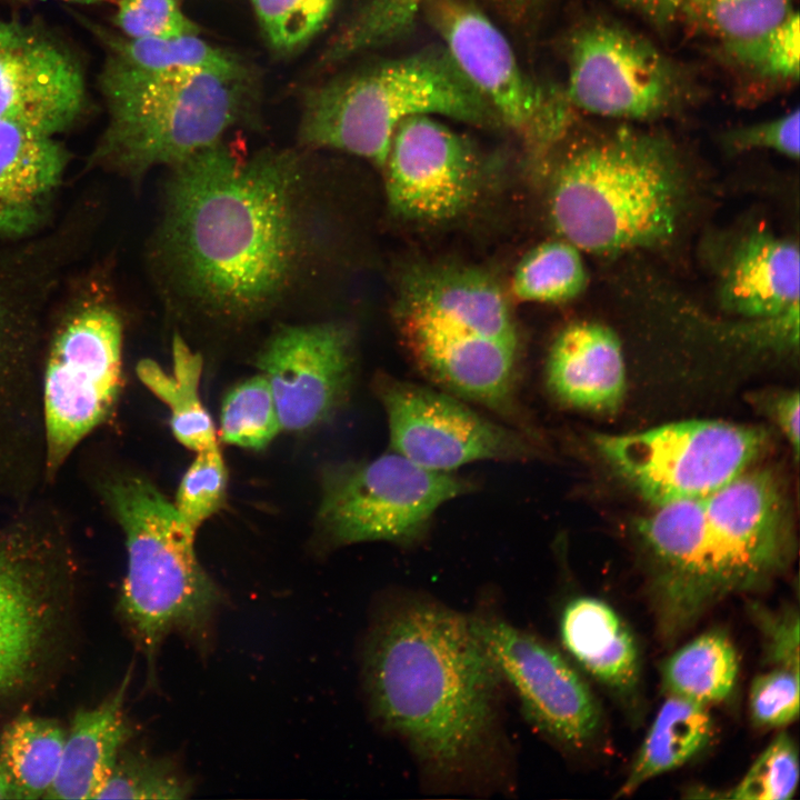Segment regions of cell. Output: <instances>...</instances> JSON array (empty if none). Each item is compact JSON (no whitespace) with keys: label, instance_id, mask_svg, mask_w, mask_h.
I'll use <instances>...</instances> for the list:
<instances>
[{"label":"cell","instance_id":"4dcf8cb0","mask_svg":"<svg viewBox=\"0 0 800 800\" xmlns=\"http://www.w3.org/2000/svg\"><path fill=\"white\" fill-rule=\"evenodd\" d=\"M104 49L130 63L154 71H210L230 76L251 74L247 66L230 52L213 47L198 33L167 38L132 39L87 22Z\"/></svg>","mask_w":800,"mask_h":800},{"label":"cell","instance_id":"7c38bea8","mask_svg":"<svg viewBox=\"0 0 800 800\" xmlns=\"http://www.w3.org/2000/svg\"><path fill=\"white\" fill-rule=\"evenodd\" d=\"M429 19L456 66L491 106L501 123L519 132L542 158L562 138L573 109L563 90L529 78L502 32L462 0H427Z\"/></svg>","mask_w":800,"mask_h":800},{"label":"cell","instance_id":"ee69618b","mask_svg":"<svg viewBox=\"0 0 800 800\" xmlns=\"http://www.w3.org/2000/svg\"><path fill=\"white\" fill-rule=\"evenodd\" d=\"M764 636L767 660L773 667L799 669V614L788 609L773 613L757 603L751 610Z\"/></svg>","mask_w":800,"mask_h":800},{"label":"cell","instance_id":"4316f807","mask_svg":"<svg viewBox=\"0 0 800 800\" xmlns=\"http://www.w3.org/2000/svg\"><path fill=\"white\" fill-rule=\"evenodd\" d=\"M713 736L707 706L668 694L660 707L617 797L631 796L650 779L700 753Z\"/></svg>","mask_w":800,"mask_h":800},{"label":"cell","instance_id":"c3c4849f","mask_svg":"<svg viewBox=\"0 0 800 800\" xmlns=\"http://www.w3.org/2000/svg\"><path fill=\"white\" fill-rule=\"evenodd\" d=\"M41 1H46V0H41ZM58 1H66V2L78 3V4H100L108 0H58Z\"/></svg>","mask_w":800,"mask_h":800},{"label":"cell","instance_id":"9c48e42d","mask_svg":"<svg viewBox=\"0 0 800 800\" xmlns=\"http://www.w3.org/2000/svg\"><path fill=\"white\" fill-rule=\"evenodd\" d=\"M601 458L643 499L660 506L713 493L750 469L768 444L763 429L686 420L631 433H596Z\"/></svg>","mask_w":800,"mask_h":800},{"label":"cell","instance_id":"d4e9b609","mask_svg":"<svg viewBox=\"0 0 800 800\" xmlns=\"http://www.w3.org/2000/svg\"><path fill=\"white\" fill-rule=\"evenodd\" d=\"M560 636L569 654L588 673L624 699L640 682V657L629 627L604 601L569 600L560 616Z\"/></svg>","mask_w":800,"mask_h":800},{"label":"cell","instance_id":"d590c367","mask_svg":"<svg viewBox=\"0 0 800 800\" xmlns=\"http://www.w3.org/2000/svg\"><path fill=\"white\" fill-rule=\"evenodd\" d=\"M681 12L721 42L760 34L792 12V0H683Z\"/></svg>","mask_w":800,"mask_h":800},{"label":"cell","instance_id":"bcb514c9","mask_svg":"<svg viewBox=\"0 0 800 800\" xmlns=\"http://www.w3.org/2000/svg\"><path fill=\"white\" fill-rule=\"evenodd\" d=\"M657 24H666L681 13L683 0H619Z\"/></svg>","mask_w":800,"mask_h":800},{"label":"cell","instance_id":"277c9868","mask_svg":"<svg viewBox=\"0 0 800 800\" xmlns=\"http://www.w3.org/2000/svg\"><path fill=\"white\" fill-rule=\"evenodd\" d=\"M98 84L107 122L89 158L132 181L224 139L250 117L251 74L140 68L104 49Z\"/></svg>","mask_w":800,"mask_h":800},{"label":"cell","instance_id":"52a82bcc","mask_svg":"<svg viewBox=\"0 0 800 800\" xmlns=\"http://www.w3.org/2000/svg\"><path fill=\"white\" fill-rule=\"evenodd\" d=\"M704 514L679 614L682 632L729 596L759 591L790 566V508L772 471L746 470L703 497Z\"/></svg>","mask_w":800,"mask_h":800},{"label":"cell","instance_id":"f1b7e54d","mask_svg":"<svg viewBox=\"0 0 800 800\" xmlns=\"http://www.w3.org/2000/svg\"><path fill=\"white\" fill-rule=\"evenodd\" d=\"M67 730L52 719L21 716L0 734V767L14 799L47 796L57 777Z\"/></svg>","mask_w":800,"mask_h":800},{"label":"cell","instance_id":"f546056e","mask_svg":"<svg viewBox=\"0 0 800 800\" xmlns=\"http://www.w3.org/2000/svg\"><path fill=\"white\" fill-rule=\"evenodd\" d=\"M739 672L736 649L720 629L709 630L674 651L662 664L668 694L708 706L727 699Z\"/></svg>","mask_w":800,"mask_h":800},{"label":"cell","instance_id":"74e56055","mask_svg":"<svg viewBox=\"0 0 800 800\" xmlns=\"http://www.w3.org/2000/svg\"><path fill=\"white\" fill-rule=\"evenodd\" d=\"M269 47L290 54L307 46L328 23L338 0H250Z\"/></svg>","mask_w":800,"mask_h":800},{"label":"cell","instance_id":"83f0119b","mask_svg":"<svg viewBox=\"0 0 800 800\" xmlns=\"http://www.w3.org/2000/svg\"><path fill=\"white\" fill-rule=\"evenodd\" d=\"M173 372L168 374L156 361L143 359L137 366L141 382L171 410V429L187 448L200 451L213 443L216 432L210 416L201 404L198 387L202 357L176 332L172 339Z\"/></svg>","mask_w":800,"mask_h":800},{"label":"cell","instance_id":"4fadbf2b","mask_svg":"<svg viewBox=\"0 0 800 800\" xmlns=\"http://www.w3.org/2000/svg\"><path fill=\"white\" fill-rule=\"evenodd\" d=\"M689 90L671 59L624 27L594 21L571 39L563 91L572 108L604 118L650 120L681 107Z\"/></svg>","mask_w":800,"mask_h":800},{"label":"cell","instance_id":"cb8c5ba5","mask_svg":"<svg viewBox=\"0 0 800 800\" xmlns=\"http://www.w3.org/2000/svg\"><path fill=\"white\" fill-rule=\"evenodd\" d=\"M797 242L758 230L733 252L720 284V302L756 320L799 318Z\"/></svg>","mask_w":800,"mask_h":800},{"label":"cell","instance_id":"3957f363","mask_svg":"<svg viewBox=\"0 0 800 800\" xmlns=\"http://www.w3.org/2000/svg\"><path fill=\"white\" fill-rule=\"evenodd\" d=\"M683 201V178L669 143L621 127L564 157L548 206L560 238L581 251L613 254L670 240Z\"/></svg>","mask_w":800,"mask_h":800},{"label":"cell","instance_id":"603a6c76","mask_svg":"<svg viewBox=\"0 0 800 800\" xmlns=\"http://www.w3.org/2000/svg\"><path fill=\"white\" fill-rule=\"evenodd\" d=\"M547 382L553 394L571 407L616 412L627 390L626 362L618 336L594 321L567 326L551 344Z\"/></svg>","mask_w":800,"mask_h":800},{"label":"cell","instance_id":"8fae6325","mask_svg":"<svg viewBox=\"0 0 800 800\" xmlns=\"http://www.w3.org/2000/svg\"><path fill=\"white\" fill-rule=\"evenodd\" d=\"M81 217L0 247V456L31 421L36 359L48 304L80 249Z\"/></svg>","mask_w":800,"mask_h":800},{"label":"cell","instance_id":"ba28073f","mask_svg":"<svg viewBox=\"0 0 800 800\" xmlns=\"http://www.w3.org/2000/svg\"><path fill=\"white\" fill-rule=\"evenodd\" d=\"M122 318L101 290L74 299L57 323L40 399L47 480L112 413L122 382Z\"/></svg>","mask_w":800,"mask_h":800},{"label":"cell","instance_id":"ffe728a7","mask_svg":"<svg viewBox=\"0 0 800 800\" xmlns=\"http://www.w3.org/2000/svg\"><path fill=\"white\" fill-rule=\"evenodd\" d=\"M398 321L409 352L431 380L528 432L516 397L518 346L421 314L398 312Z\"/></svg>","mask_w":800,"mask_h":800},{"label":"cell","instance_id":"8d00e7d4","mask_svg":"<svg viewBox=\"0 0 800 800\" xmlns=\"http://www.w3.org/2000/svg\"><path fill=\"white\" fill-rule=\"evenodd\" d=\"M722 52L740 69L764 80L799 79V16L793 11L760 34L723 41Z\"/></svg>","mask_w":800,"mask_h":800},{"label":"cell","instance_id":"44dd1931","mask_svg":"<svg viewBox=\"0 0 800 800\" xmlns=\"http://www.w3.org/2000/svg\"><path fill=\"white\" fill-rule=\"evenodd\" d=\"M68 161L56 137L0 120V239L43 231Z\"/></svg>","mask_w":800,"mask_h":800},{"label":"cell","instance_id":"8992f818","mask_svg":"<svg viewBox=\"0 0 800 800\" xmlns=\"http://www.w3.org/2000/svg\"><path fill=\"white\" fill-rule=\"evenodd\" d=\"M420 114L477 127L501 123L446 50L428 51L310 89L302 102L299 146L346 152L382 168L398 126Z\"/></svg>","mask_w":800,"mask_h":800},{"label":"cell","instance_id":"e0dca14e","mask_svg":"<svg viewBox=\"0 0 800 800\" xmlns=\"http://www.w3.org/2000/svg\"><path fill=\"white\" fill-rule=\"evenodd\" d=\"M36 516L0 529V694L33 670L53 622L62 532Z\"/></svg>","mask_w":800,"mask_h":800},{"label":"cell","instance_id":"b9f144b4","mask_svg":"<svg viewBox=\"0 0 800 800\" xmlns=\"http://www.w3.org/2000/svg\"><path fill=\"white\" fill-rule=\"evenodd\" d=\"M119 33L132 39L198 33L176 0H120L113 17Z\"/></svg>","mask_w":800,"mask_h":800},{"label":"cell","instance_id":"484cf974","mask_svg":"<svg viewBox=\"0 0 800 800\" xmlns=\"http://www.w3.org/2000/svg\"><path fill=\"white\" fill-rule=\"evenodd\" d=\"M129 679L128 673L99 706L74 714L57 777L44 799L96 798L130 737L123 711Z\"/></svg>","mask_w":800,"mask_h":800},{"label":"cell","instance_id":"2e32d148","mask_svg":"<svg viewBox=\"0 0 800 800\" xmlns=\"http://www.w3.org/2000/svg\"><path fill=\"white\" fill-rule=\"evenodd\" d=\"M381 169L391 211L411 221L454 219L477 202L483 186L474 143L427 114L398 126Z\"/></svg>","mask_w":800,"mask_h":800},{"label":"cell","instance_id":"ac0fdd59","mask_svg":"<svg viewBox=\"0 0 800 800\" xmlns=\"http://www.w3.org/2000/svg\"><path fill=\"white\" fill-rule=\"evenodd\" d=\"M352 330L338 321L279 323L257 356L281 429L328 420L347 399L354 368Z\"/></svg>","mask_w":800,"mask_h":800},{"label":"cell","instance_id":"5bb4252c","mask_svg":"<svg viewBox=\"0 0 800 800\" xmlns=\"http://www.w3.org/2000/svg\"><path fill=\"white\" fill-rule=\"evenodd\" d=\"M374 390L391 451L438 472L482 460L524 461L539 453L526 432L492 421L458 397L381 374Z\"/></svg>","mask_w":800,"mask_h":800},{"label":"cell","instance_id":"7a4b0ae2","mask_svg":"<svg viewBox=\"0 0 800 800\" xmlns=\"http://www.w3.org/2000/svg\"><path fill=\"white\" fill-rule=\"evenodd\" d=\"M363 683L377 722L442 791L509 787L502 677L470 617L423 596H394L368 631Z\"/></svg>","mask_w":800,"mask_h":800},{"label":"cell","instance_id":"d6a6232c","mask_svg":"<svg viewBox=\"0 0 800 800\" xmlns=\"http://www.w3.org/2000/svg\"><path fill=\"white\" fill-rule=\"evenodd\" d=\"M192 790L191 780L171 758L121 752L94 799L177 800Z\"/></svg>","mask_w":800,"mask_h":800},{"label":"cell","instance_id":"e575fe53","mask_svg":"<svg viewBox=\"0 0 800 800\" xmlns=\"http://www.w3.org/2000/svg\"><path fill=\"white\" fill-rule=\"evenodd\" d=\"M426 1L366 0L324 51L322 64L340 62L408 31Z\"/></svg>","mask_w":800,"mask_h":800},{"label":"cell","instance_id":"9a60e30c","mask_svg":"<svg viewBox=\"0 0 800 800\" xmlns=\"http://www.w3.org/2000/svg\"><path fill=\"white\" fill-rule=\"evenodd\" d=\"M469 617L530 726L567 752L592 744L601 729V711L568 659L547 641L496 614Z\"/></svg>","mask_w":800,"mask_h":800},{"label":"cell","instance_id":"7402d4cb","mask_svg":"<svg viewBox=\"0 0 800 800\" xmlns=\"http://www.w3.org/2000/svg\"><path fill=\"white\" fill-rule=\"evenodd\" d=\"M398 312L430 317L518 346L504 291L480 269L433 264L410 270L400 288Z\"/></svg>","mask_w":800,"mask_h":800},{"label":"cell","instance_id":"f35d334b","mask_svg":"<svg viewBox=\"0 0 800 800\" xmlns=\"http://www.w3.org/2000/svg\"><path fill=\"white\" fill-rule=\"evenodd\" d=\"M799 780L798 750L792 738L780 732L756 759L740 782L723 798L738 800H787Z\"/></svg>","mask_w":800,"mask_h":800},{"label":"cell","instance_id":"f6af8a7d","mask_svg":"<svg viewBox=\"0 0 800 800\" xmlns=\"http://www.w3.org/2000/svg\"><path fill=\"white\" fill-rule=\"evenodd\" d=\"M767 410L787 438L796 458L799 453V393L784 391L768 398Z\"/></svg>","mask_w":800,"mask_h":800},{"label":"cell","instance_id":"60d3db41","mask_svg":"<svg viewBox=\"0 0 800 800\" xmlns=\"http://www.w3.org/2000/svg\"><path fill=\"white\" fill-rule=\"evenodd\" d=\"M751 720L760 728L783 727L799 714V669L773 667L754 678L749 694Z\"/></svg>","mask_w":800,"mask_h":800},{"label":"cell","instance_id":"1f68e13d","mask_svg":"<svg viewBox=\"0 0 800 800\" xmlns=\"http://www.w3.org/2000/svg\"><path fill=\"white\" fill-rule=\"evenodd\" d=\"M581 250L559 238L542 242L517 264L512 296L522 302L561 303L577 298L588 284Z\"/></svg>","mask_w":800,"mask_h":800},{"label":"cell","instance_id":"836d02e7","mask_svg":"<svg viewBox=\"0 0 800 800\" xmlns=\"http://www.w3.org/2000/svg\"><path fill=\"white\" fill-rule=\"evenodd\" d=\"M280 430L273 394L263 374L253 376L228 392L220 416L224 442L258 450L269 444Z\"/></svg>","mask_w":800,"mask_h":800},{"label":"cell","instance_id":"7dc6e473","mask_svg":"<svg viewBox=\"0 0 800 800\" xmlns=\"http://www.w3.org/2000/svg\"><path fill=\"white\" fill-rule=\"evenodd\" d=\"M0 799H14L10 783L0 767Z\"/></svg>","mask_w":800,"mask_h":800},{"label":"cell","instance_id":"30bf717a","mask_svg":"<svg viewBox=\"0 0 800 800\" xmlns=\"http://www.w3.org/2000/svg\"><path fill=\"white\" fill-rule=\"evenodd\" d=\"M453 472L422 468L390 451L373 459L328 466L322 473L320 523L334 546L419 541L436 511L469 492Z\"/></svg>","mask_w":800,"mask_h":800},{"label":"cell","instance_id":"d6986e66","mask_svg":"<svg viewBox=\"0 0 800 800\" xmlns=\"http://www.w3.org/2000/svg\"><path fill=\"white\" fill-rule=\"evenodd\" d=\"M87 107L84 72L71 49L34 22L0 19V120L56 137Z\"/></svg>","mask_w":800,"mask_h":800},{"label":"cell","instance_id":"ab89813d","mask_svg":"<svg viewBox=\"0 0 800 800\" xmlns=\"http://www.w3.org/2000/svg\"><path fill=\"white\" fill-rule=\"evenodd\" d=\"M197 452L180 482L173 504L196 531L222 507L227 489V469L218 442Z\"/></svg>","mask_w":800,"mask_h":800},{"label":"cell","instance_id":"6da1fadb","mask_svg":"<svg viewBox=\"0 0 800 800\" xmlns=\"http://www.w3.org/2000/svg\"><path fill=\"white\" fill-rule=\"evenodd\" d=\"M311 152L222 139L169 168L148 258L168 311L234 329L311 302L332 252Z\"/></svg>","mask_w":800,"mask_h":800},{"label":"cell","instance_id":"5b68a950","mask_svg":"<svg viewBox=\"0 0 800 800\" xmlns=\"http://www.w3.org/2000/svg\"><path fill=\"white\" fill-rule=\"evenodd\" d=\"M100 492L124 534L120 612L152 674L169 636L207 641L222 594L198 560L196 530L149 480L112 474Z\"/></svg>","mask_w":800,"mask_h":800},{"label":"cell","instance_id":"7bdbcfd3","mask_svg":"<svg viewBox=\"0 0 800 800\" xmlns=\"http://www.w3.org/2000/svg\"><path fill=\"white\" fill-rule=\"evenodd\" d=\"M799 110L778 118L739 128L728 136L736 149H767L797 160L800 152Z\"/></svg>","mask_w":800,"mask_h":800}]
</instances>
